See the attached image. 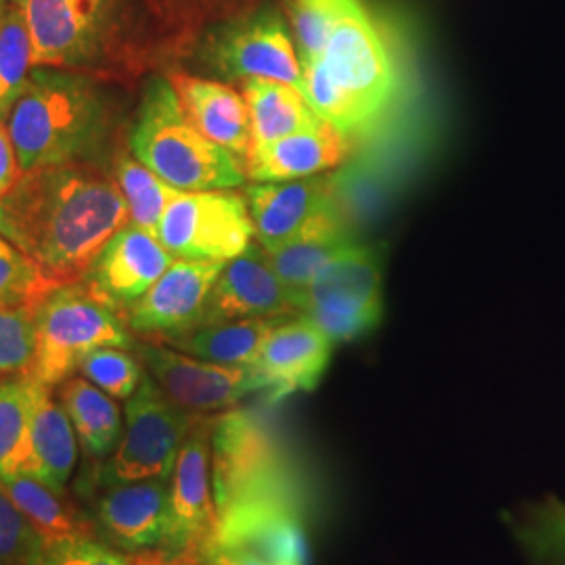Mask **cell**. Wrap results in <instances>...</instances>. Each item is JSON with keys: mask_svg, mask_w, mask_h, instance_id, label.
I'll list each match as a JSON object with an SVG mask.
<instances>
[{"mask_svg": "<svg viewBox=\"0 0 565 565\" xmlns=\"http://www.w3.org/2000/svg\"><path fill=\"white\" fill-rule=\"evenodd\" d=\"M128 223L118 182L78 163L23 172L0 200V235L60 285L81 282Z\"/></svg>", "mask_w": 565, "mask_h": 565, "instance_id": "6da1fadb", "label": "cell"}, {"mask_svg": "<svg viewBox=\"0 0 565 565\" xmlns=\"http://www.w3.org/2000/svg\"><path fill=\"white\" fill-rule=\"evenodd\" d=\"M7 128L21 172L76 163L105 137L107 109L102 90L84 76L39 67L9 114Z\"/></svg>", "mask_w": 565, "mask_h": 565, "instance_id": "7a4b0ae2", "label": "cell"}, {"mask_svg": "<svg viewBox=\"0 0 565 565\" xmlns=\"http://www.w3.org/2000/svg\"><path fill=\"white\" fill-rule=\"evenodd\" d=\"M139 162L179 191H226L245 182V163L186 118L170 78H153L130 132Z\"/></svg>", "mask_w": 565, "mask_h": 565, "instance_id": "3957f363", "label": "cell"}, {"mask_svg": "<svg viewBox=\"0 0 565 565\" xmlns=\"http://www.w3.org/2000/svg\"><path fill=\"white\" fill-rule=\"evenodd\" d=\"M205 415H195L172 403L147 373L139 390L124 406V434L109 459L95 467L81 488L170 478L184 440Z\"/></svg>", "mask_w": 565, "mask_h": 565, "instance_id": "277c9868", "label": "cell"}, {"mask_svg": "<svg viewBox=\"0 0 565 565\" xmlns=\"http://www.w3.org/2000/svg\"><path fill=\"white\" fill-rule=\"evenodd\" d=\"M103 345L126 350L135 345L121 315L82 282L60 285L36 308V354L30 377L57 387L74 377L86 354Z\"/></svg>", "mask_w": 565, "mask_h": 565, "instance_id": "5b68a950", "label": "cell"}, {"mask_svg": "<svg viewBox=\"0 0 565 565\" xmlns=\"http://www.w3.org/2000/svg\"><path fill=\"white\" fill-rule=\"evenodd\" d=\"M212 484L218 513L249 499L300 497L277 438L260 417L243 408H228L214 417Z\"/></svg>", "mask_w": 565, "mask_h": 565, "instance_id": "8992f818", "label": "cell"}, {"mask_svg": "<svg viewBox=\"0 0 565 565\" xmlns=\"http://www.w3.org/2000/svg\"><path fill=\"white\" fill-rule=\"evenodd\" d=\"M298 312L333 343L354 342L384 319L382 263L371 247L348 245L296 296Z\"/></svg>", "mask_w": 565, "mask_h": 565, "instance_id": "52a82bcc", "label": "cell"}, {"mask_svg": "<svg viewBox=\"0 0 565 565\" xmlns=\"http://www.w3.org/2000/svg\"><path fill=\"white\" fill-rule=\"evenodd\" d=\"M247 200L226 191H181L163 214L158 239L177 260L228 263L252 245Z\"/></svg>", "mask_w": 565, "mask_h": 565, "instance_id": "ba28073f", "label": "cell"}, {"mask_svg": "<svg viewBox=\"0 0 565 565\" xmlns=\"http://www.w3.org/2000/svg\"><path fill=\"white\" fill-rule=\"evenodd\" d=\"M324 70L373 121L392 102L396 63L363 0H348L324 46Z\"/></svg>", "mask_w": 565, "mask_h": 565, "instance_id": "9c48e42d", "label": "cell"}, {"mask_svg": "<svg viewBox=\"0 0 565 565\" xmlns=\"http://www.w3.org/2000/svg\"><path fill=\"white\" fill-rule=\"evenodd\" d=\"M203 417L184 440L170 476V536L162 553L172 559L202 564L203 551L218 525L212 484V424Z\"/></svg>", "mask_w": 565, "mask_h": 565, "instance_id": "30bf717a", "label": "cell"}, {"mask_svg": "<svg viewBox=\"0 0 565 565\" xmlns=\"http://www.w3.org/2000/svg\"><path fill=\"white\" fill-rule=\"evenodd\" d=\"M132 350L163 394L195 415H221L260 392L249 364L210 363L158 342H135Z\"/></svg>", "mask_w": 565, "mask_h": 565, "instance_id": "8fae6325", "label": "cell"}, {"mask_svg": "<svg viewBox=\"0 0 565 565\" xmlns=\"http://www.w3.org/2000/svg\"><path fill=\"white\" fill-rule=\"evenodd\" d=\"M88 520L97 539L128 555L163 551L170 536V478L90 490Z\"/></svg>", "mask_w": 565, "mask_h": 565, "instance_id": "7c38bea8", "label": "cell"}, {"mask_svg": "<svg viewBox=\"0 0 565 565\" xmlns=\"http://www.w3.org/2000/svg\"><path fill=\"white\" fill-rule=\"evenodd\" d=\"M210 63L231 81L268 78L303 88L302 61L281 13L273 7L224 25L210 42Z\"/></svg>", "mask_w": 565, "mask_h": 565, "instance_id": "4fadbf2b", "label": "cell"}, {"mask_svg": "<svg viewBox=\"0 0 565 565\" xmlns=\"http://www.w3.org/2000/svg\"><path fill=\"white\" fill-rule=\"evenodd\" d=\"M224 264L212 260H174L124 321L132 333L149 342H168L202 323L203 308Z\"/></svg>", "mask_w": 565, "mask_h": 565, "instance_id": "5bb4252c", "label": "cell"}, {"mask_svg": "<svg viewBox=\"0 0 565 565\" xmlns=\"http://www.w3.org/2000/svg\"><path fill=\"white\" fill-rule=\"evenodd\" d=\"M333 345L323 331L303 317H289L273 329L249 369L268 403L317 390L331 363Z\"/></svg>", "mask_w": 565, "mask_h": 565, "instance_id": "9a60e30c", "label": "cell"}, {"mask_svg": "<svg viewBox=\"0 0 565 565\" xmlns=\"http://www.w3.org/2000/svg\"><path fill=\"white\" fill-rule=\"evenodd\" d=\"M174 260L156 235L128 224L105 243L82 281L97 300L126 315Z\"/></svg>", "mask_w": 565, "mask_h": 565, "instance_id": "2e32d148", "label": "cell"}, {"mask_svg": "<svg viewBox=\"0 0 565 565\" xmlns=\"http://www.w3.org/2000/svg\"><path fill=\"white\" fill-rule=\"evenodd\" d=\"M298 315L291 291L279 281L263 245L252 243L242 256L224 264L203 308L200 327Z\"/></svg>", "mask_w": 565, "mask_h": 565, "instance_id": "e0dca14e", "label": "cell"}, {"mask_svg": "<svg viewBox=\"0 0 565 565\" xmlns=\"http://www.w3.org/2000/svg\"><path fill=\"white\" fill-rule=\"evenodd\" d=\"M25 18L34 67L88 60L102 36L109 0H13Z\"/></svg>", "mask_w": 565, "mask_h": 565, "instance_id": "ac0fdd59", "label": "cell"}, {"mask_svg": "<svg viewBox=\"0 0 565 565\" xmlns=\"http://www.w3.org/2000/svg\"><path fill=\"white\" fill-rule=\"evenodd\" d=\"M352 151L354 135L321 118L306 130L254 149L245 160V172L254 182L308 179L338 168Z\"/></svg>", "mask_w": 565, "mask_h": 565, "instance_id": "d6986e66", "label": "cell"}, {"mask_svg": "<svg viewBox=\"0 0 565 565\" xmlns=\"http://www.w3.org/2000/svg\"><path fill=\"white\" fill-rule=\"evenodd\" d=\"M338 195L333 177H308L296 181L256 182L245 200L254 223L256 242L266 252L291 242L324 203Z\"/></svg>", "mask_w": 565, "mask_h": 565, "instance_id": "ffe728a7", "label": "cell"}, {"mask_svg": "<svg viewBox=\"0 0 565 565\" xmlns=\"http://www.w3.org/2000/svg\"><path fill=\"white\" fill-rule=\"evenodd\" d=\"M170 82L193 126L245 163L252 151V120L242 93L223 82L186 74H172Z\"/></svg>", "mask_w": 565, "mask_h": 565, "instance_id": "44dd1931", "label": "cell"}, {"mask_svg": "<svg viewBox=\"0 0 565 565\" xmlns=\"http://www.w3.org/2000/svg\"><path fill=\"white\" fill-rule=\"evenodd\" d=\"M78 436L67 413L51 394V387L39 382L32 408V450L36 463L34 478L65 494L78 465Z\"/></svg>", "mask_w": 565, "mask_h": 565, "instance_id": "7402d4cb", "label": "cell"}, {"mask_svg": "<svg viewBox=\"0 0 565 565\" xmlns=\"http://www.w3.org/2000/svg\"><path fill=\"white\" fill-rule=\"evenodd\" d=\"M60 403L67 413L86 459L103 463L114 455L124 434V413L86 377H70L60 385Z\"/></svg>", "mask_w": 565, "mask_h": 565, "instance_id": "603a6c76", "label": "cell"}, {"mask_svg": "<svg viewBox=\"0 0 565 565\" xmlns=\"http://www.w3.org/2000/svg\"><path fill=\"white\" fill-rule=\"evenodd\" d=\"M242 95L252 120V151L321 120L302 90L287 82L249 78L243 81Z\"/></svg>", "mask_w": 565, "mask_h": 565, "instance_id": "cb8c5ba5", "label": "cell"}, {"mask_svg": "<svg viewBox=\"0 0 565 565\" xmlns=\"http://www.w3.org/2000/svg\"><path fill=\"white\" fill-rule=\"evenodd\" d=\"M0 484L11 501L20 507L25 520L41 534L44 546L70 539H97L86 511L78 509L70 499H65V494L53 490L39 478L9 476L0 478Z\"/></svg>", "mask_w": 565, "mask_h": 565, "instance_id": "d4e9b609", "label": "cell"}, {"mask_svg": "<svg viewBox=\"0 0 565 565\" xmlns=\"http://www.w3.org/2000/svg\"><path fill=\"white\" fill-rule=\"evenodd\" d=\"M285 319L289 317L205 324L162 343L210 363L247 366L254 363V359L258 356L263 343L273 333V329Z\"/></svg>", "mask_w": 565, "mask_h": 565, "instance_id": "484cf974", "label": "cell"}, {"mask_svg": "<svg viewBox=\"0 0 565 565\" xmlns=\"http://www.w3.org/2000/svg\"><path fill=\"white\" fill-rule=\"evenodd\" d=\"M34 377L0 380V478L36 476L32 450Z\"/></svg>", "mask_w": 565, "mask_h": 565, "instance_id": "4316f807", "label": "cell"}, {"mask_svg": "<svg viewBox=\"0 0 565 565\" xmlns=\"http://www.w3.org/2000/svg\"><path fill=\"white\" fill-rule=\"evenodd\" d=\"M532 565H565V503L545 499L507 518Z\"/></svg>", "mask_w": 565, "mask_h": 565, "instance_id": "83f0119b", "label": "cell"}, {"mask_svg": "<svg viewBox=\"0 0 565 565\" xmlns=\"http://www.w3.org/2000/svg\"><path fill=\"white\" fill-rule=\"evenodd\" d=\"M116 182L120 186L124 202L128 205L132 226L158 237L163 214L181 191L162 181L145 163L128 156H121L118 160Z\"/></svg>", "mask_w": 565, "mask_h": 565, "instance_id": "f1b7e54d", "label": "cell"}, {"mask_svg": "<svg viewBox=\"0 0 565 565\" xmlns=\"http://www.w3.org/2000/svg\"><path fill=\"white\" fill-rule=\"evenodd\" d=\"M32 41L25 18L13 2L0 25V121L9 120L11 109L20 102L32 76Z\"/></svg>", "mask_w": 565, "mask_h": 565, "instance_id": "f546056e", "label": "cell"}, {"mask_svg": "<svg viewBox=\"0 0 565 565\" xmlns=\"http://www.w3.org/2000/svg\"><path fill=\"white\" fill-rule=\"evenodd\" d=\"M60 282L53 281L39 264L0 235V306L39 308Z\"/></svg>", "mask_w": 565, "mask_h": 565, "instance_id": "4dcf8cb0", "label": "cell"}, {"mask_svg": "<svg viewBox=\"0 0 565 565\" xmlns=\"http://www.w3.org/2000/svg\"><path fill=\"white\" fill-rule=\"evenodd\" d=\"M348 0H285L291 36L303 65L321 60Z\"/></svg>", "mask_w": 565, "mask_h": 565, "instance_id": "1f68e13d", "label": "cell"}, {"mask_svg": "<svg viewBox=\"0 0 565 565\" xmlns=\"http://www.w3.org/2000/svg\"><path fill=\"white\" fill-rule=\"evenodd\" d=\"M354 242H327V239H291L277 249L266 252L268 263L277 273L279 281L291 291L294 302L315 275Z\"/></svg>", "mask_w": 565, "mask_h": 565, "instance_id": "d6a6232c", "label": "cell"}, {"mask_svg": "<svg viewBox=\"0 0 565 565\" xmlns=\"http://www.w3.org/2000/svg\"><path fill=\"white\" fill-rule=\"evenodd\" d=\"M303 97L319 118L338 126L348 135H356L364 130L371 121L366 120L363 109L352 102L342 88L331 81L324 70L323 61H315L303 65Z\"/></svg>", "mask_w": 565, "mask_h": 565, "instance_id": "836d02e7", "label": "cell"}, {"mask_svg": "<svg viewBox=\"0 0 565 565\" xmlns=\"http://www.w3.org/2000/svg\"><path fill=\"white\" fill-rule=\"evenodd\" d=\"M78 371L82 377H86L90 384L97 385L116 401H128L147 375L139 356L116 345H103L86 354Z\"/></svg>", "mask_w": 565, "mask_h": 565, "instance_id": "e575fe53", "label": "cell"}, {"mask_svg": "<svg viewBox=\"0 0 565 565\" xmlns=\"http://www.w3.org/2000/svg\"><path fill=\"white\" fill-rule=\"evenodd\" d=\"M36 354V308L0 306V377H28Z\"/></svg>", "mask_w": 565, "mask_h": 565, "instance_id": "d590c367", "label": "cell"}, {"mask_svg": "<svg viewBox=\"0 0 565 565\" xmlns=\"http://www.w3.org/2000/svg\"><path fill=\"white\" fill-rule=\"evenodd\" d=\"M44 541L0 484V565H39Z\"/></svg>", "mask_w": 565, "mask_h": 565, "instance_id": "8d00e7d4", "label": "cell"}, {"mask_svg": "<svg viewBox=\"0 0 565 565\" xmlns=\"http://www.w3.org/2000/svg\"><path fill=\"white\" fill-rule=\"evenodd\" d=\"M39 565H137L135 557L95 536L70 539L44 546Z\"/></svg>", "mask_w": 565, "mask_h": 565, "instance_id": "74e56055", "label": "cell"}, {"mask_svg": "<svg viewBox=\"0 0 565 565\" xmlns=\"http://www.w3.org/2000/svg\"><path fill=\"white\" fill-rule=\"evenodd\" d=\"M20 158L15 151V145L11 139V132L4 121H0V200L13 189V184L20 181Z\"/></svg>", "mask_w": 565, "mask_h": 565, "instance_id": "f35d334b", "label": "cell"}, {"mask_svg": "<svg viewBox=\"0 0 565 565\" xmlns=\"http://www.w3.org/2000/svg\"><path fill=\"white\" fill-rule=\"evenodd\" d=\"M202 565H266L258 557L235 551V548H224V546L210 545L202 555Z\"/></svg>", "mask_w": 565, "mask_h": 565, "instance_id": "ab89813d", "label": "cell"}, {"mask_svg": "<svg viewBox=\"0 0 565 565\" xmlns=\"http://www.w3.org/2000/svg\"><path fill=\"white\" fill-rule=\"evenodd\" d=\"M137 565H202L198 562H189V559H172L166 557L162 551H151V553H141V555H132Z\"/></svg>", "mask_w": 565, "mask_h": 565, "instance_id": "60d3db41", "label": "cell"}, {"mask_svg": "<svg viewBox=\"0 0 565 565\" xmlns=\"http://www.w3.org/2000/svg\"><path fill=\"white\" fill-rule=\"evenodd\" d=\"M7 11H9V7H7V0H0V25H2V21H4Z\"/></svg>", "mask_w": 565, "mask_h": 565, "instance_id": "b9f144b4", "label": "cell"}]
</instances>
